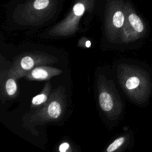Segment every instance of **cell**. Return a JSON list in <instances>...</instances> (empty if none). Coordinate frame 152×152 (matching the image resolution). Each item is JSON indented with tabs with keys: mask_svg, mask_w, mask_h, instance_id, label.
Masks as SVG:
<instances>
[{
	"mask_svg": "<svg viewBox=\"0 0 152 152\" xmlns=\"http://www.w3.org/2000/svg\"><path fill=\"white\" fill-rule=\"evenodd\" d=\"M65 0H11L6 5L8 20L20 27H39L52 21Z\"/></svg>",
	"mask_w": 152,
	"mask_h": 152,
	"instance_id": "1",
	"label": "cell"
},
{
	"mask_svg": "<svg viewBox=\"0 0 152 152\" xmlns=\"http://www.w3.org/2000/svg\"><path fill=\"white\" fill-rule=\"evenodd\" d=\"M125 21L119 39L122 43H128L142 37L145 34V26L128 0L125 1Z\"/></svg>",
	"mask_w": 152,
	"mask_h": 152,
	"instance_id": "8",
	"label": "cell"
},
{
	"mask_svg": "<svg viewBox=\"0 0 152 152\" xmlns=\"http://www.w3.org/2000/svg\"><path fill=\"white\" fill-rule=\"evenodd\" d=\"M62 72V71L59 68L48 65H42L30 70L26 74L25 77L28 81H48Z\"/></svg>",
	"mask_w": 152,
	"mask_h": 152,
	"instance_id": "10",
	"label": "cell"
},
{
	"mask_svg": "<svg viewBox=\"0 0 152 152\" xmlns=\"http://www.w3.org/2000/svg\"><path fill=\"white\" fill-rule=\"evenodd\" d=\"M117 77L123 91L131 101L143 104L147 100L152 84L146 71L134 65L121 64L117 66Z\"/></svg>",
	"mask_w": 152,
	"mask_h": 152,
	"instance_id": "2",
	"label": "cell"
},
{
	"mask_svg": "<svg viewBox=\"0 0 152 152\" xmlns=\"http://www.w3.org/2000/svg\"><path fill=\"white\" fill-rule=\"evenodd\" d=\"M52 91V87L49 81H47L41 92L34 96L31 99V108L39 107L44 104L49 99Z\"/></svg>",
	"mask_w": 152,
	"mask_h": 152,
	"instance_id": "11",
	"label": "cell"
},
{
	"mask_svg": "<svg viewBox=\"0 0 152 152\" xmlns=\"http://www.w3.org/2000/svg\"><path fill=\"white\" fill-rule=\"evenodd\" d=\"M58 61L56 57L45 52H26L17 56L7 71L10 75L18 80L25 77L27 72L37 66L53 64Z\"/></svg>",
	"mask_w": 152,
	"mask_h": 152,
	"instance_id": "7",
	"label": "cell"
},
{
	"mask_svg": "<svg viewBox=\"0 0 152 152\" xmlns=\"http://www.w3.org/2000/svg\"><path fill=\"white\" fill-rule=\"evenodd\" d=\"M126 138H127L126 135L121 136L116 138L108 145L106 151L107 152H113L118 150L125 143Z\"/></svg>",
	"mask_w": 152,
	"mask_h": 152,
	"instance_id": "12",
	"label": "cell"
},
{
	"mask_svg": "<svg viewBox=\"0 0 152 152\" xmlns=\"http://www.w3.org/2000/svg\"><path fill=\"white\" fill-rule=\"evenodd\" d=\"M17 79L10 75L7 71L1 73V99L2 103L16 97L18 94Z\"/></svg>",
	"mask_w": 152,
	"mask_h": 152,
	"instance_id": "9",
	"label": "cell"
},
{
	"mask_svg": "<svg viewBox=\"0 0 152 152\" xmlns=\"http://www.w3.org/2000/svg\"><path fill=\"white\" fill-rule=\"evenodd\" d=\"M66 100L65 88L59 86L52 90L48 100L44 104L24 115L23 126L33 134L36 126L61 120L66 110Z\"/></svg>",
	"mask_w": 152,
	"mask_h": 152,
	"instance_id": "3",
	"label": "cell"
},
{
	"mask_svg": "<svg viewBox=\"0 0 152 152\" xmlns=\"http://www.w3.org/2000/svg\"><path fill=\"white\" fill-rule=\"evenodd\" d=\"M85 46L87 48H90L91 46V42L87 40L86 42V44H85Z\"/></svg>",
	"mask_w": 152,
	"mask_h": 152,
	"instance_id": "14",
	"label": "cell"
},
{
	"mask_svg": "<svg viewBox=\"0 0 152 152\" xmlns=\"http://www.w3.org/2000/svg\"><path fill=\"white\" fill-rule=\"evenodd\" d=\"M98 102L101 110L110 120L117 119L122 111V102L112 80L99 75L97 81Z\"/></svg>",
	"mask_w": 152,
	"mask_h": 152,
	"instance_id": "6",
	"label": "cell"
},
{
	"mask_svg": "<svg viewBox=\"0 0 152 152\" xmlns=\"http://www.w3.org/2000/svg\"><path fill=\"white\" fill-rule=\"evenodd\" d=\"M100 0H73L72 7L61 21L52 27L48 34L53 37H66L75 34L79 30L82 18L91 15L99 9Z\"/></svg>",
	"mask_w": 152,
	"mask_h": 152,
	"instance_id": "4",
	"label": "cell"
},
{
	"mask_svg": "<svg viewBox=\"0 0 152 152\" xmlns=\"http://www.w3.org/2000/svg\"><path fill=\"white\" fill-rule=\"evenodd\" d=\"M125 1L100 0L99 6L103 10L104 34L110 42L120 37L125 21Z\"/></svg>",
	"mask_w": 152,
	"mask_h": 152,
	"instance_id": "5",
	"label": "cell"
},
{
	"mask_svg": "<svg viewBox=\"0 0 152 152\" xmlns=\"http://www.w3.org/2000/svg\"><path fill=\"white\" fill-rule=\"evenodd\" d=\"M69 148H70V145L69 143L67 142H64L62 144H61V145H59L58 150L60 152H66L68 151Z\"/></svg>",
	"mask_w": 152,
	"mask_h": 152,
	"instance_id": "13",
	"label": "cell"
}]
</instances>
